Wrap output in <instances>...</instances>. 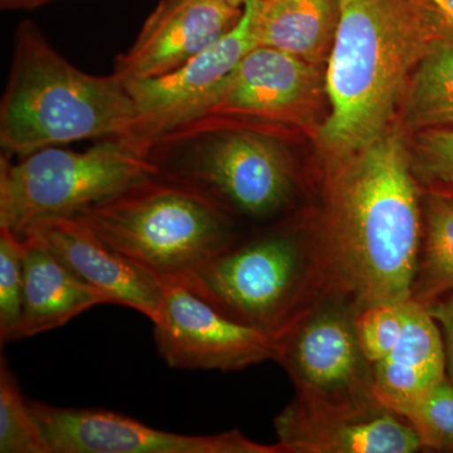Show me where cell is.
I'll return each mask as SVG.
<instances>
[{"mask_svg": "<svg viewBox=\"0 0 453 453\" xmlns=\"http://www.w3.org/2000/svg\"><path fill=\"white\" fill-rule=\"evenodd\" d=\"M423 192L398 127L325 160L312 211L326 291L360 310L411 299L423 234Z\"/></svg>", "mask_w": 453, "mask_h": 453, "instance_id": "1", "label": "cell"}, {"mask_svg": "<svg viewBox=\"0 0 453 453\" xmlns=\"http://www.w3.org/2000/svg\"><path fill=\"white\" fill-rule=\"evenodd\" d=\"M326 67L330 112L318 129L324 160L388 130L413 71L437 42L452 40L436 0H340Z\"/></svg>", "mask_w": 453, "mask_h": 453, "instance_id": "2", "label": "cell"}, {"mask_svg": "<svg viewBox=\"0 0 453 453\" xmlns=\"http://www.w3.org/2000/svg\"><path fill=\"white\" fill-rule=\"evenodd\" d=\"M282 130L205 113L155 139L146 154L154 175L192 188L238 223L267 226L285 217L300 192L299 170Z\"/></svg>", "mask_w": 453, "mask_h": 453, "instance_id": "3", "label": "cell"}, {"mask_svg": "<svg viewBox=\"0 0 453 453\" xmlns=\"http://www.w3.org/2000/svg\"><path fill=\"white\" fill-rule=\"evenodd\" d=\"M134 118L121 77L83 73L32 20L18 25L0 101L3 155L25 157L80 140L124 138Z\"/></svg>", "mask_w": 453, "mask_h": 453, "instance_id": "4", "label": "cell"}, {"mask_svg": "<svg viewBox=\"0 0 453 453\" xmlns=\"http://www.w3.org/2000/svg\"><path fill=\"white\" fill-rule=\"evenodd\" d=\"M183 286L226 318L275 339L326 291L312 214L244 232Z\"/></svg>", "mask_w": 453, "mask_h": 453, "instance_id": "5", "label": "cell"}, {"mask_svg": "<svg viewBox=\"0 0 453 453\" xmlns=\"http://www.w3.org/2000/svg\"><path fill=\"white\" fill-rule=\"evenodd\" d=\"M80 217L113 251L157 280L183 285L246 231L192 188L150 175Z\"/></svg>", "mask_w": 453, "mask_h": 453, "instance_id": "6", "label": "cell"}, {"mask_svg": "<svg viewBox=\"0 0 453 453\" xmlns=\"http://www.w3.org/2000/svg\"><path fill=\"white\" fill-rule=\"evenodd\" d=\"M155 174L148 154L120 138L98 140L83 151L52 146L0 157V228L22 237L40 220L82 211Z\"/></svg>", "mask_w": 453, "mask_h": 453, "instance_id": "7", "label": "cell"}, {"mask_svg": "<svg viewBox=\"0 0 453 453\" xmlns=\"http://www.w3.org/2000/svg\"><path fill=\"white\" fill-rule=\"evenodd\" d=\"M353 301L325 291L273 339L275 359L311 412L369 419L388 412L375 392L372 365L359 344Z\"/></svg>", "mask_w": 453, "mask_h": 453, "instance_id": "8", "label": "cell"}, {"mask_svg": "<svg viewBox=\"0 0 453 453\" xmlns=\"http://www.w3.org/2000/svg\"><path fill=\"white\" fill-rule=\"evenodd\" d=\"M326 71L270 49L255 47L220 83L205 113L235 116L277 127H320ZM204 113V115H205Z\"/></svg>", "mask_w": 453, "mask_h": 453, "instance_id": "9", "label": "cell"}, {"mask_svg": "<svg viewBox=\"0 0 453 453\" xmlns=\"http://www.w3.org/2000/svg\"><path fill=\"white\" fill-rule=\"evenodd\" d=\"M253 0L244 5L242 19L222 40L186 65L155 79L122 80L135 118L127 142L144 150L151 142L184 122L207 112L216 89L250 50L257 47L252 32Z\"/></svg>", "mask_w": 453, "mask_h": 453, "instance_id": "10", "label": "cell"}, {"mask_svg": "<svg viewBox=\"0 0 453 453\" xmlns=\"http://www.w3.org/2000/svg\"><path fill=\"white\" fill-rule=\"evenodd\" d=\"M52 453H283L238 429L210 436L173 434L105 410L57 407L31 401Z\"/></svg>", "mask_w": 453, "mask_h": 453, "instance_id": "11", "label": "cell"}, {"mask_svg": "<svg viewBox=\"0 0 453 453\" xmlns=\"http://www.w3.org/2000/svg\"><path fill=\"white\" fill-rule=\"evenodd\" d=\"M163 288L154 338L170 368L232 372L275 359L266 334L226 318L186 286Z\"/></svg>", "mask_w": 453, "mask_h": 453, "instance_id": "12", "label": "cell"}, {"mask_svg": "<svg viewBox=\"0 0 453 453\" xmlns=\"http://www.w3.org/2000/svg\"><path fill=\"white\" fill-rule=\"evenodd\" d=\"M243 12L223 0H160L129 50L116 56L113 73L122 80L165 76L222 40Z\"/></svg>", "mask_w": 453, "mask_h": 453, "instance_id": "13", "label": "cell"}, {"mask_svg": "<svg viewBox=\"0 0 453 453\" xmlns=\"http://www.w3.org/2000/svg\"><path fill=\"white\" fill-rule=\"evenodd\" d=\"M27 232L40 235L74 275L106 297L109 305L136 310L157 323L162 311V283L113 251L81 217L40 220Z\"/></svg>", "mask_w": 453, "mask_h": 453, "instance_id": "14", "label": "cell"}, {"mask_svg": "<svg viewBox=\"0 0 453 453\" xmlns=\"http://www.w3.org/2000/svg\"><path fill=\"white\" fill-rule=\"evenodd\" d=\"M283 453H413L423 447L414 429L392 411L369 419L311 412L291 402L275 418Z\"/></svg>", "mask_w": 453, "mask_h": 453, "instance_id": "15", "label": "cell"}, {"mask_svg": "<svg viewBox=\"0 0 453 453\" xmlns=\"http://www.w3.org/2000/svg\"><path fill=\"white\" fill-rule=\"evenodd\" d=\"M22 339L61 327L98 305H109L101 292L74 275L43 240L33 232L23 235Z\"/></svg>", "mask_w": 453, "mask_h": 453, "instance_id": "16", "label": "cell"}, {"mask_svg": "<svg viewBox=\"0 0 453 453\" xmlns=\"http://www.w3.org/2000/svg\"><path fill=\"white\" fill-rule=\"evenodd\" d=\"M372 372L378 398L389 411L418 398L445 380L442 334L426 306L408 300L401 338L388 356L372 365Z\"/></svg>", "mask_w": 453, "mask_h": 453, "instance_id": "17", "label": "cell"}, {"mask_svg": "<svg viewBox=\"0 0 453 453\" xmlns=\"http://www.w3.org/2000/svg\"><path fill=\"white\" fill-rule=\"evenodd\" d=\"M340 13V0H253V37L257 47L324 67L335 43Z\"/></svg>", "mask_w": 453, "mask_h": 453, "instance_id": "18", "label": "cell"}, {"mask_svg": "<svg viewBox=\"0 0 453 453\" xmlns=\"http://www.w3.org/2000/svg\"><path fill=\"white\" fill-rule=\"evenodd\" d=\"M453 292V192H423V234L411 300L431 305Z\"/></svg>", "mask_w": 453, "mask_h": 453, "instance_id": "19", "label": "cell"}, {"mask_svg": "<svg viewBox=\"0 0 453 453\" xmlns=\"http://www.w3.org/2000/svg\"><path fill=\"white\" fill-rule=\"evenodd\" d=\"M404 118L413 130L453 127V41L437 42L408 82Z\"/></svg>", "mask_w": 453, "mask_h": 453, "instance_id": "20", "label": "cell"}, {"mask_svg": "<svg viewBox=\"0 0 453 453\" xmlns=\"http://www.w3.org/2000/svg\"><path fill=\"white\" fill-rule=\"evenodd\" d=\"M0 452L52 453L4 357L0 359Z\"/></svg>", "mask_w": 453, "mask_h": 453, "instance_id": "21", "label": "cell"}, {"mask_svg": "<svg viewBox=\"0 0 453 453\" xmlns=\"http://www.w3.org/2000/svg\"><path fill=\"white\" fill-rule=\"evenodd\" d=\"M392 412L414 429L423 449L453 452V384L449 378L418 398L395 405Z\"/></svg>", "mask_w": 453, "mask_h": 453, "instance_id": "22", "label": "cell"}, {"mask_svg": "<svg viewBox=\"0 0 453 453\" xmlns=\"http://www.w3.org/2000/svg\"><path fill=\"white\" fill-rule=\"evenodd\" d=\"M25 268L22 238L0 228V342L22 339Z\"/></svg>", "mask_w": 453, "mask_h": 453, "instance_id": "23", "label": "cell"}, {"mask_svg": "<svg viewBox=\"0 0 453 453\" xmlns=\"http://www.w3.org/2000/svg\"><path fill=\"white\" fill-rule=\"evenodd\" d=\"M407 301L378 303L363 309L356 319L360 347L372 365L388 356L403 332Z\"/></svg>", "mask_w": 453, "mask_h": 453, "instance_id": "24", "label": "cell"}, {"mask_svg": "<svg viewBox=\"0 0 453 453\" xmlns=\"http://www.w3.org/2000/svg\"><path fill=\"white\" fill-rule=\"evenodd\" d=\"M411 154L417 175L453 192V127L418 130Z\"/></svg>", "mask_w": 453, "mask_h": 453, "instance_id": "25", "label": "cell"}, {"mask_svg": "<svg viewBox=\"0 0 453 453\" xmlns=\"http://www.w3.org/2000/svg\"><path fill=\"white\" fill-rule=\"evenodd\" d=\"M432 318L436 320L445 344L447 378L453 384V292L442 299L426 306Z\"/></svg>", "mask_w": 453, "mask_h": 453, "instance_id": "26", "label": "cell"}, {"mask_svg": "<svg viewBox=\"0 0 453 453\" xmlns=\"http://www.w3.org/2000/svg\"><path fill=\"white\" fill-rule=\"evenodd\" d=\"M57 0H0L3 11H32Z\"/></svg>", "mask_w": 453, "mask_h": 453, "instance_id": "27", "label": "cell"}, {"mask_svg": "<svg viewBox=\"0 0 453 453\" xmlns=\"http://www.w3.org/2000/svg\"><path fill=\"white\" fill-rule=\"evenodd\" d=\"M436 2L445 19L447 29L453 38V0H436Z\"/></svg>", "mask_w": 453, "mask_h": 453, "instance_id": "28", "label": "cell"}, {"mask_svg": "<svg viewBox=\"0 0 453 453\" xmlns=\"http://www.w3.org/2000/svg\"><path fill=\"white\" fill-rule=\"evenodd\" d=\"M223 2L226 3V4L234 5V7L244 8V5L251 2V0H223Z\"/></svg>", "mask_w": 453, "mask_h": 453, "instance_id": "29", "label": "cell"}]
</instances>
